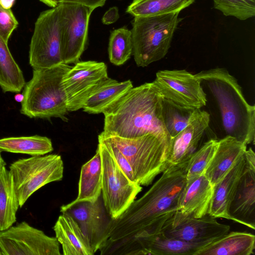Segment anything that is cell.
Instances as JSON below:
<instances>
[{
  "label": "cell",
  "instance_id": "cell-1",
  "mask_svg": "<svg viewBox=\"0 0 255 255\" xmlns=\"http://www.w3.org/2000/svg\"><path fill=\"white\" fill-rule=\"evenodd\" d=\"M187 162L169 164L146 193L113 220L109 238L99 250L101 255H127L135 238L161 231L177 211L178 199L186 182Z\"/></svg>",
  "mask_w": 255,
  "mask_h": 255
},
{
  "label": "cell",
  "instance_id": "cell-2",
  "mask_svg": "<svg viewBox=\"0 0 255 255\" xmlns=\"http://www.w3.org/2000/svg\"><path fill=\"white\" fill-rule=\"evenodd\" d=\"M162 99L153 82L133 87L104 113L102 132L128 138L153 134L171 140L162 120Z\"/></svg>",
  "mask_w": 255,
  "mask_h": 255
},
{
  "label": "cell",
  "instance_id": "cell-3",
  "mask_svg": "<svg viewBox=\"0 0 255 255\" xmlns=\"http://www.w3.org/2000/svg\"><path fill=\"white\" fill-rule=\"evenodd\" d=\"M194 75L216 100L226 135L247 145L254 144L255 107L247 102L237 79L224 68L203 70Z\"/></svg>",
  "mask_w": 255,
  "mask_h": 255
},
{
  "label": "cell",
  "instance_id": "cell-4",
  "mask_svg": "<svg viewBox=\"0 0 255 255\" xmlns=\"http://www.w3.org/2000/svg\"><path fill=\"white\" fill-rule=\"evenodd\" d=\"M71 67L62 63L33 69L32 77L25 84L22 93L21 113L30 118H59L67 121L66 116L69 111L62 82Z\"/></svg>",
  "mask_w": 255,
  "mask_h": 255
},
{
  "label": "cell",
  "instance_id": "cell-5",
  "mask_svg": "<svg viewBox=\"0 0 255 255\" xmlns=\"http://www.w3.org/2000/svg\"><path fill=\"white\" fill-rule=\"evenodd\" d=\"M100 136L113 143L131 166L135 182L148 186L155 177L168 167L171 140L153 134L134 138H123L106 134Z\"/></svg>",
  "mask_w": 255,
  "mask_h": 255
},
{
  "label": "cell",
  "instance_id": "cell-6",
  "mask_svg": "<svg viewBox=\"0 0 255 255\" xmlns=\"http://www.w3.org/2000/svg\"><path fill=\"white\" fill-rule=\"evenodd\" d=\"M179 12L135 16L131 22L132 55L138 67H146L167 53L182 18Z\"/></svg>",
  "mask_w": 255,
  "mask_h": 255
},
{
  "label": "cell",
  "instance_id": "cell-7",
  "mask_svg": "<svg viewBox=\"0 0 255 255\" xmlns=\"http://www.w3.org/2000/svg\"><path fill=\"white\" fill-rule=\"evenodd\" d=\"M9 169L21 208L37 190L61 180L64 165L60 155L51 154L19 159L11 163Z\"/></svg>",
  "mask_w": 255,
  "mask_h": 255
},
{
  "label": "cell",
  "instance_id": "cell-8",
  "mask_svg": "<svg viewBox=\"0 0 255 255\" xmlns=\"http://www.w3.org/2000/svg\"><path fill=\"white\" fill-rule=\"evenodd\" d=\"M98 148L101 159L104 204L112 218L116 220L131 204L142 187L126 176L103 142L99 141Z\"/></svg>",
  "mask_w": 255,
  "mask_h": 255
},
{
  "label": "cell",
  "instance_id": "cell-9",
  "mask_svg": "<svg viewBox=\"0 0 255 255\" xmlns=\"http://www.w3.org/2000/svg\"><path fill=\"white\" fill-rule=\"evenodd\" d=\"M60 6L43 11L34 25L29 45V62L33 69L63 63L61 53Z\"/></svg>",
  "mask_w": 255,
  "mask_h": 255
},
{
  "label": "cell",
  "instance_id": "cell-10",
  "mask_svg": "<svg viewBox=\"0 0 255 255\" xmlns=\"http://www.w3.org/2000/svg\"><path fill=\"white\" fill-rule=\"evenodd\" d=\"M60 33L63 63L75 64L88 40L90 17L93 10L86 6L60 2Z\"/></svg>",
  "mask_w": 255,
  "mask_h": 255
},
{
  "label": "cell",
  "instance_id": "cell-11",
  "mask_svg": "<svg viewBox=\"0 0 255 255\" xmlns=\"http://www.w3.org/2000/svg\"><path fill=\"white\" fill-rule=\"evenodd\" d=\"M152 82L163 98L180 108L194 111L206 104L202 84L186 70H159Z\"/></svg>",
  "mask_w": 255,
  "mask_h": 255
},
{
  "label": "cell",
  "instance_id": "cell-12",
  "mask_svg": "<svg viewBox=\"0 0 255 255\" xmlns=\"http://www.w3.org/2000/svg\"><path fill=\"white\" fill-rule=\"evenodd\" d=\"M109 77L107 65L102 62H78L64 74L62 85L68 111L82 109L87 99Z\"/></svg>",
  "mask_w": 255,
  "mask_h": 255
},
{
  "label": "cell",
  "instance_id": "cell-13",
  "mask_svg": "<svg viewBox=\"0 0 255 255\" xmlns=\"http://www.w3.org/2000/svg\"><path fill=\"white\" fill-rule=\"evenodd\" d=\"M1 255H60V244L56 237L25 221L0 231Z\"/></svg>",
  "mask_w": 255,
  "mask_h": 255
},
{
  "label": "cell",
  "instance_id": "cell-14",
  "mask_svg": "<svg viewBox=\"0 0 255 255\" xmlns=\"http://www.w3.org/2000/svg\"><path fill=\"white\" fill-rule=\"evenodd\" d=\"M60 212L71 217L80 227L95 253L109 238L113 220L107 211L102 194L93 202H70L60 207Z\"/></svg>",
  "mask_w": 255,
  "mask_h": 255
},
{
  "label": "cell",
  "instance_id": "cell-15",
  "mask_svg": "<svg viewBox=\"0 0 255 255\" xmlns=\"http://www.w3.org/2000/svg\"><path fill=\"white\" fill-rule=\"evenodd\" d=\"M229 225L221 224L209 213L195 218L176 211L163 225L166 236L186 242L209 244L228 234Z\"/></svg>",
  "mask_w": 255,
  "mask_h": 255
},
{
  "label": "cell",
  "instance_id": "cell-16",
  "mask_svg": "<svg viewBox=\"0 0 255 255\" xmlns=\"http://www.w3.org/2000/svg\"><path fill=\"white\" fill-rule=\"evenodd\" d=\"M245 166L231 203V220L255 229V154L253 149L245 153Z\"/></svg>",
  "mask_w": 255,
  "mask_h": 255
},
{
  "label": "cell",
  "instance_id": "cell-17",
  "mask_svg": "<svg viewBox=\"0 0 255 255\" xmlns=\"http://www.w3.org/2000/svg\"><path fill=\"white\" fill-rule=\"evenodd\" d=\"M210 115L196 109L193 111L186 127L171 139L169 164L187 162L198 149L199 143L209 127Z\"/></svg>",
  "mask_w": 255,
  "mask_h": 255
},
{
  "label": "cell",
  "instance_id": "cell-18",
  "mask_svg": "<svg viewBox=\"0 0 255 255\" xmlns=\"http://www.w3.org/2000/svg\"><path fill=\"white\" fill-rule=\"evenodd\" d=\"M207 245L183 241L168 237L160 231L135 238L128 255H195Z\"/></svg>",
  "mask_w": 255,
  "mask_h": 255
},
{
  "label": "cell",
  "instance_id": "cell-19",
  "mask_svg": "<svg viewBox=\"0 0 255 255\" xmlns=\"http://www.w3.org/2000/svg\"><path fill=\"white\" fill-rule=\"evenodd\" d=\"M214 187L205 174L186 180L178 199L177 210L195 218L209 213Z\"/></svg>",
  "mask_w": 255,
  "mask_h": 255
},
{
  "label": "cell",
  "instance_id": "cell-20",
  "mask_svg": "<svg viewBox=\"0 0 255 255\" xmlns=\"http://www.w3.org/2000/svg\"><path fill=\"white\" fill-rule=\"evenodd\" d=\"M247 145L229 135L218 140L215 152L204 173L213 187L244 154Z\"/></svg>",
  "mask_w": 255,
  "mask_h": 255
},
{
  "label": "cell",
  "instance_id": "cell-21",
  "mask_svg": "<svg viewBox=\"0 0 255 255\" xmlns=\"http://www.w3.org/2000/svg\"><path fill=\"white\" fill-rule=\"evenodd\" d=\"M245 164L244 154L226 176L214 186L213 195L209 210L210 215L216 218L231 220L229 207Z\"/></svg>",
  "mask_w": 255,
  "mask_h": 255
},
{
  "label": "cell",
  "instance_id": "cell-22",
  "mask_svg": "<svg viewBox=\"0 0 255 255\" xmlns=\"http://www.w3.org/2000/svg\"><path fill=\"white\" fill-rule=\"evenodd\" d=\"M55 237L64 255H93L90 244L77 223L70 216L62 213L53 226Z\"/></svg>",
  "mask_w": 255,
  "mask_h": 255
},
{
  "label": "cell",
  "instance_id": "cell-23",
  "mask_svg": "<svg viewBox=\"0 0 255 255\" xmlns=\"http://www.w3.org/2000/svg\"><path fill=\"white\" fill-rule=\"evenodd\" d=\"M255 249L254 234L233 231L205 246L195 255H251Z\"/></svg>",
  "mask_w": 255,
  "mask_h": 255
},
{
  "label": "cell",
  "instance_id": "cell-24",
  "mask_svg": "<svg viewBox=\"0 0 255 255\" xmlns=\"http://www.w3.org/2000/svg\"><path fill=\"white\" fill-rule=\"evenodd\" d=\"M130 80L119 82L110 78L85 102L82 109L89 114H104L133 88Z\"/></svg>",
  "mask_w": 255,
  "mask_h": 255
},
{
  "label": "cell",
  "instance_id": "cell-25",
  "mask_svg": "<svg viewBox=\"0 0 255 255\" xmlns=\"http://www.w3.org/2000/svg\"><path fill=\"white\" fill-rule=\"evenodd\" d=\"M101 159L99 150L97 148L93 157L81 167L78 196L72 202H95L101 194Z\"/></svg>",
  "mask_w": 255,
  "mask_h": 255
},
{
  "label": "cell",
  "instance_id": "cell-26",
  "mask_svg": "<svg viewBox=\"0 0 255 255\" xmlns=\"http://www.w3.org/2000/svg\"><path fill=\"white\" fill-rule=\"evenodd\" d=\"M19 207L12 175L4 166L0 171V231L16 222Z\"/></svg>",
  "mask_w": 255,
  "mask_h": 255
},
{
  "label": "cell",
  "instance_id": "cell-27",
  "mask_svg": "<svg viewBox=\"0 0 255 255\" xmlns=\"http://www.w3.org/2000/svg\"><path fill=\"white\" fill-rule=\"evenodd\" d=\"M7 44L0 35V87L4 92L19 93L26 83Z\"/></svg>",
  "mask_w": 255,
  "mask_h": 255
},
{
  "label": "cell",
  "instance_id": "cell-28",
  "mask_svg": "<svg viewBox=\"0 0 255 255\" xmlns=\"http://www.w3.org/2000/svg\"><path fill=\"white\" fill-rule=\"evenodd\" d=\"M53 150L51 139L46 136L35 135L0 139V151L36 156L46 154Z\"/></svg>",
  "mask_w": 255,
  "mask_h": 255
},
{
  "label": "cell",
  "instance_id": "cell-29",
  "mask_svg": "<svg viewBox=\"0 0 255 255\" xmlns=\"http://www.w3.org/2000/svg\"><path fill=\"white\" fill-rule=\"evenodd\" d=\"M195 0H133L126 12L135 16H146L180 12Z\"/></svg>",
  "mask_w": 255,
  "mask_h": 255
},
{
  "label": "cell",
  "instance_id": "cell-30",
  "mask_svg": "<svg viewBox=\"0 0 255 255\" xmlns=\"http://www.w3.org/2000/svg\"><path fill=\"white\" fill-rule=\"evenodd\" d=\"M132 52L131 30L123 27L112 31L108 46L110 62L116 66L122 65L130 58Z\"/></svg>",
  "mask_w": 255,
  "mask_h": 255
},
{
  "label": "cell",
  "instance_id": "cell-31",
  "mask_svg": "<svg viewBox=\"0 0 255 255\" xmlns=\"http://www.w3.org/2000/svg\"><path fill=\"white\" fill-rule=\"evenodd\" d=\"M193 111L180 108L163 98L162 120L171 139L186 127Z\"/></svg>",
  "mask_w": 255,
  "mask_h": 255
},
{
  "label": "cell",
  "instance_id": "cell-32",
  "mask_svg": "<svg viewBox=\"0 0 255 255\" xmlns=\"http://www.w3.org/2000/svg\"><path fill=\"white\" fill-rule=\"evenodd\" d=\"M218 140L211 138L190 157L186 167V180L204 174L216 149Z\"/></svg>",
  "mask_w": 255,
  "mask_h": 255
},
{
  "label": "cell",
  "instance_id": "cell-33",
  "mask_svg": "<svg viewBox=\"0 0 255 255\" xmlns=\"http://www.w3.org/2000/svg\"><path fill=\"white\" fill-rule=\"evenodd\" d=\"M214 7L225 16L246 20L255 15V0H213Z\"/></svg>",
  "mask_w": 255,
  "mask_h": 255
},
{
  "label": "cell",
  "instance_id": "cell-34",
  "mask_svg": "<svg viewBox=\"0 0 255 255\" xmlns=\"http://www.w3.org/2000/svg\"><path fill=\"white\" fill-rule=\"evenodd\" d=\"M18 22L11 9L4 8L0 4V35L8 43Z\"/></svg>",
  "mask_w": 255,
  "mask_h": 255
},
{
  "label": "cell",
  "instance_id": "cell-35",
  "mask_svg": "<svg viewBox=\"0 0 255 255\" xmlns=\"http://www.w3.org/2000/svg\"><path fill=\"white\" fill-rule=\"evenodd\" d=\"M107 0H59V2H68L79 4L89 7L92 10L103 6Z\"/></svg>",
  "mask_w": 255,
  "mask_h": 255
},
{
  "label": "cell",
  "instance_id": "cell-36",
  "mask_svg": "<svg viewBox=\"0 0 255 255\" xmlns=\"http://www.w3.org/2000/svg\"><path fill=\"white\" fill-rule=\"evenodd\" d=\"M119 18L118 8L116 6L110 8L104 14L102 21L103 24L109 25L115 22Z\"/></svg>",
  "mask_w": 255,
  "mask_h": 255
},
{
  "label": "cell",
  "instance_id": "cell-37",
  "mask_svg": "<svg viewBox=\"0 0 255 255\" xmlns=\"http://www.w3.org/2000/svg\"><path fill=\"white\" fill-rule=\"evenodd\" d=\"M16 0H0V4L5 8L11 9Z\"/></svg>",
  "mask_w": 255,
  "mask_h": 255
},
{
  "label": "cell",
  "instance_id": "cell-38",
  "mask_svg": "<svg viewBox=\"0 0 255 255\" xmlns=\"http://www.w3.org/2000/svg\"><path fill=\"white\" fill-rule=\"evenodd\" d=\"M41 2L50 7H56L59 3V0H39Z\"/></svg>",
  "mask_w": 255,
  "mask_h": 255
},
{
  "label": "cell",
  "instance_id": "cell-39",
  "mask_svg": "<svg viewBox=\"0 0 255 255\" xmlns=\"http://www.w3.org/2000/svg\"><path fill=\"white\" fill-rule=\"evenodd\" d=\"M14 98L15 101H16L17 102H21L23 100V95L22 94H17L15 95L14 96Z\"/></svg>",
  "mask_w": 255,
  "mask_h": 255
},
{
  "label": "cell",
  "instance_id": "cell-40",
  "mask_svg": "<svg viewBox=\"0 0 255 255\" xmlns=\"http://www.w3.org/2000/svg\"><path fill=\"white\" fill-rule=\"evenodd\" d=\"M5 164H6L5 162L4 161L3 158L2 157L1 154V151H0V171L3 166H5Z\"/></svg>",
  "mask_w": 255,
  "mask_h": 255
},
{
  "label": "cell",
  "instance_id": "cell-41",
  "mask_svg": "<svg viewBox=\"0 0 255 255\" xmlns=\"http://www.w3.org/2000/svg\"><path fill=\"white\" fill-rule=\"evenodd\" d=\"M0 255H1V252H0Z\"/></svg>",
  "mask_w": 255,
  "mask_h": 255
}]
</instances>
